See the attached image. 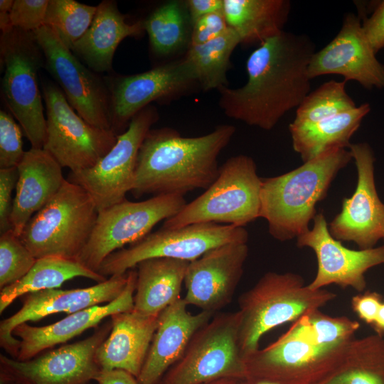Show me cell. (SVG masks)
Here are the masks:
<instances>
[{
  "label": "cell",
  "mask_w": 384,
  "mask_h": 384,
  "mask_svg": "<svg viewBox=\"0 0 384 384\" xmlns=\"http://www.w3.org/2000/svg\"><path fill=\"white\" fill-rule=\"evenodd\" d=\"M353 339L317 346L281 336L245 358L247 378H267L282 384H326L343 368Z\"/></svg>",
  "instance_id": "obj_12"
},
{
  "label": "cell",
  "mask_w": 384,
  "mask_h": 384,
  "mask_svg": "<svg viewBox=\"0 0 384 384\" xmlns=\"http://www.w3.org/2000/svg\"><path fill=\"white\" fill-rule=\"evenodd\" d=\"M239 311L212 318L193 336L182 358L159 384H201L247 378L240 343Z\"/></svg>",
  "instance_id": "obj_8"
},
{
  "label": "cell",
  "mask_w": 384,
  "mask_h": 384,
  "mask_svg": "<svg viewBox=\"0 0 384 384\" xmlns=\"http://www.w3.org/2000/svg\"><path fill=\"white\" fill-rule=\"evenodd\" d=\"M42 87L46 114L43 149L72 172L94 166L114 146L118 134L83 119L57 85L47 81Z\"/></svg>",
  "instance_id": "obj_11"
},
{
  "label": "cell",
  "mask_w": 384,
  "mask_h": 384,
  "mask_svg": "<svg viewBox=\"0 0 384 384\" xmlns=\"http://www.w3.org/2000/svg\"><path fill=\"white\" fill-rule=\"evenodd\" d=\"M0 384H22L16 380L0 376Z\"/></svg>",
  "instance_id": "obj_50"
},
{
  "label": "cell",
  "mask_w": 384,
  "mask_h": 384,
  "mask_svg": "<svg viewBox=\"0 0 384 384\" xmlns=\"http://www.w3.org/2000/svg\"><path fill=\"white\" fill-rule=\"evenodd\" d=\"M228 28L223 9L204 16L192 25L190 46L210 41L224 33Z\"/></svg>",
  "instance_id": "obj_40"
},
{
  "label": "cell",
  "mask_w": 384,
  "mask_h": 384,
  "mask_svg": "<svg viewBox=\"0 0 384 384\" xmlns=\"http://www.w3.org/2000/svg\"><path fill=\"white\" fill-rule=\"evenodd\" d=\"M33 33L43 53L46 68L71 107L91 125L112 130L107 83L82 63L53 28L44 25Z\"/></svg>",
  "instance_id": "obj_14"
},
{
  "label": "cell",
  "mask_w": 384,
  "mask_h": 384,
  "mask_svg": "<svg viewBox=\"0 0 384 384\" xmlns=\"http://www.w3.org/2000/svg\"><path fill=\"white\" fill-rule=\"evenodd\" d=\"M107 85L112 128L119 134L151 102L180 97L198 82L193 66L184 57L144 73L116 77Z\"/></svg>",
  "instance_id": "obj_16"
},
{
  "label": "cell",
  "mask_w": 384,
  "mask_h": 384,
  "mask_svg": "<svg viewBox=\"0 0 384 384\" xmlns=\"http://www.w3.org/2000/svg\"><path fill=\"white\" fill-rule=\"evenodd\" d=\"M326 384H384V336L354 338L343 368Z\"/></svg>",
  "instance_id": "obj_33"
},
{
  "label": "cell",
  "mask_w": 384,
  "mask_h": 384,
  "mask_svg": "<svg viewBox=\"0 0 384 384\" xmlns=\"http://www.w3.org/2000/svg\"><path fill=\"white\" fill-rule=\"evenodd\" d=\"M362 28L361 18L344 15L337 35L310 60L307 75L313 78L341 75L346 82L354 80L366 89L384 87V65L375 57Z\"/></svg>",
  "instance_id": "obj_20"
},
{
  "label": "cell",
  "mask_w": 384,
  "mask_h": 384,
  "mask_svg": "<svg viewBox=\"0 0 384 384\" xmlns=\"http://www.w3.org/2000/svg\"><path fill=\"white\" fill-rule=\"evenodd\" d=\"M223 13L229 28L240 44L261 45L284 31L288 21L289 0H223Z\"/></svg>",
  "instance_id": "obj_28"
},
{
  "label": "cell",
  "mask_w": 384,
  "mask_h": 384,
  "mask_svg": "<svg viewBox=\"0 0 384 384\" xmlns=\"http://www.w3.org/2000/svg\"><path fill=\"white\" fill-rule=\"evenodd\" d=\"M190 262L171 258H151L137 267L133 311L145 316L159 315L179 299Z\"/></svg>",
  "instance_id": "obj_27"
},
{
  "label": "cell",
  "mask_w": 384,
  "mask_h": 384,
  "mask_svg": "<svg viewBox=\"0 0 384 384\" xmlns=\"http://www.w3.org/2000/svg\"><path fill=\"white\" fill-rule=\"evenodd\" d=\"M383 297L377 292L366 291L351 299V308L360 319L372 326L376 319Z\"/></svg>",
  "instance_id": "obj_43"
},
{
  "label": "cell",
  "mask_w": 384,
  "mask_h": 384,
  "mask_svg": "<svg viewBox=\"0 0 384 384\" xmlns=\"http://www.w3.org/2000/svg\"><path fill=\"white\" fill-rule=\"evenodd\" d=\"M186 203L181 195H159L139 202L126 199L99 211L78 261L97 272L110 254L143 239L158 223L175 215Z\"/></svg>",
  "instance_id": "obj_10"
},
{
  "label": "cell",
  "mask_w": 384,
  "mask_h": 384,
  "mask_svg": "<svg viewBox=\"0 0 384 384\" xmlns=\"http://www.w3.org/2000/svg\"><path fill=\"white\" fill-rule=\"evenodd\" d=\"M137 270L128 271V281L120 295L104 305H97L75 313L53 324L34 326L23 323L15 328L13 335L20 341L18 361L31 359L48 348L63 343L85 331L96 327L105 318L133 310Z\"/></svg>",
  "instance_id": "obj_22"
},
{
  "label": "cell",
  "mask_w": 384,
  "mask_h": 384,
  "mask_svg": "<svg viewBox=\"0 0 384 384\" xmlns=\"http://www.w3.org/2000/svg\"><path fill=\"white\" fill-rule=\"evenodd\" d=\"M49 0H15L10 11L13 28L33 32L43 26Z\"/></svg>",
  "instance_id": "obj_39"
},
{
  "label": "cell",
  "mask_w": 384,
  "mask_h": 384,
  "mask_svg": "<svg viewBox=\"0 0 384 384\" xmlns=\"http://www.w3.org/2000/svg\"><path fill=\"white\" fill-rule=\"evenodd\" d=\"M23 130L13 115L0 112V169L17 167L26 151L23 149Z\"/></svg>",
  "instance_id": "obj_38"
},
{
  "label": "cell",
  "mask_w": 384,
  "mask_h": 384,
  "mask_svg": "<svg viewBox=\"0 0 384 384\" xmlns=\"http://www.w3.org/2000/svg\"><path fill=\"white\" fill-rule=\"evenodd\" d=\"M111 321L98 326L89 337L18 361L0 355V376L22 384H87L100 371L95 359L98 347L109 336Z\"/></svg>",
  "instance_id": "obj_15"
},
{
  "label": "cell",
  "mask_w": 384,
  "mask_h": 384,
  "mask_svg": "<svg viewBox=\"0 0 384 384\" xmlns=\"http://www.w3.org/2000/svg\"><path fill=\"white\" fill-rule=\"evenodd\" d=\"M87 384H92L91 383H87Z\"/></svg>",
  "instance_id": "obj_51"
},
{
  "label": "cell",
  "mask_w": 384,
  "mask_h": 384,
  "mask_svg": "<svg viewBox=\"0 0 384 384\" xmlns=\"http://www.w3.org/2000/svg\"><path fill=\"white\" fill-rule=\"evenodd\" d=\"M97 6L74 0H49L44 25L53 28L70 49L90 26Z\"/></svg>",
  "instance_id": "obj_36"
},
{
  "label": "cell",
  "mask_w": 384,
  "mask_h": 384,
  "mask_svg": "<svg viewBox=\"0 0 384 384\" xmlns=\"http://www.w3.org/2000/svg\"><path fill=\"white\" fill-rule=\"evenodd\" d=\"M370 110V105L364 103L314 124L300 126L289 124L294 151L305 162L334 149L348 148L351 138Z\"/></svg>",
  "instance_id": "obj_29"
},
{
  "label": "cell",
  "mask_w": 384,
  "mask_h": 384,
  "mask_svg": "<svg viewBox=\"0 0 384 384\" xmlns=\"http://www.w3.org/2000/svg\"><path fill=\"white\" fill-rule=\"evenodd\" d=\"M241 379L224 378L206 382L201 384H239Z\"/></svg>",
  "instance_id": "obj_49"
},
{
  "label": "cell",
  "mask_w": 384,
  "mask_h": 384,
  "mask_svg": "<svg viewBox=\"0 0 384 384\" xmlns=\"http://www.w3.org/2000/svg\"><path fill=\"white\" fill-rule=\"evenodd\" d=\"M12 0L0 1V28L1 32L11 29L10 11L13 5Z\"/></svg>",
  "instance_id": "obj_46"
},
{
  "label": "cell",
  "mask_w": 384,
  "mask_h": 384,
  "mask_svg": "<svg viewBox=\"0 0 384 384\" xmlns=\"http://www.w3.org/2000/svg\"><path fill=\"white\" fill-rule=\"evenodd\" d=\"M360 324L347 316H331L319 309H312L294 321L282 335L317 346H329L354 338Z\"/></svg>",
  "instance_id": "obj_34"
},
{
  "label": "cell",
  "mask_w": 384,
  "mask_h": 384,
  "mask_svg": "<svg viewBox=\"0 0 384 384\" xmlns=\"http://www.w3.org/2000/svg\"><path fill=\"white\" fill-rule=\"evenodd\" d=\"M235 127H216L196 137H184L176 129H150L139 151L132 194H177L207 189L216 179L218 156L231 141Z\"/></svg>",
  "instance_id": "obj_2"
},
{
  "label": "cell",
  "mask_w": 384,
  "mask_h": 384,
  "mask_svg": "<svg viewBox=\"0 0 384 384\" xmlns=\"http://www.w3.org/2000/svg\"><path fill=\"white\" fill-rule=\"evenodd\" d=\"M357 170L353 194L344 198L341 212L329 225L331 235L339 241L355 242L361 250L374 247L384 240V203L377 193L374 178L375 158L367 143L348 146Z\"/></svg>",
  "instance_id": "obj_17"
},
{
  "label": "cell",
  "mask_w": 384,
  "mask_h": 384,
  "mask_svg": "<svg viewBox=\"0 0 384 384\" xmlns=\"http://www.w3.org/2000/svg\"><path fill=\"white\" fill-rule=\"evenodd\" d=\"M144 20L133 23L126 22L117 3L103 1L97 6L92 22L85 33L72 46V52L97 73L112 68L114 52L119 44L127 37L141 36Z\"/></svg>",
  "instance_id": "obj_26"
},
{
  "label": "cell",
  "mask_w": 384,
  "mask_h": 384,
  "mask_svg": "<svg viewBox=\"0 0 384 384\" xmlns=\"http://www.w3.org/2000/svg\"><path fill=\"white\" fill-rule=\"evenodd\" d=\"M94 380L97 384H139L135 376L120 369L100 370Z\"/></svg>",
  "instance_id": "obj_45"
},
{
  "label": "cell",
  "mask_w": 384,
  "mask_h": 384,
  "mask_svg": "<svg viewBox=\"0 0 384 384\" xmlns=\"http://www.w3.org/2000/svg\"><path fill=\"white\" fill-rule=\"evenodd\" d=\"M239 44L238 35L228 28L220 36L187 49L185 58L193 66L198 85L204 91L228 87L227 73L231 68L230 56Z\"/></svg>",
  "instance_id": "obj_32"
},
{
  "label": "cell",
  "mask_w": 384,
  "mask_h": 384,
  "mask_svg": "<svg viewBox=\"0 0 384 384\" xmlns=\"http://www.w3.org/2000/svg\"><path fill=\"white\" fill-rule=\"evenodd\" d=\"M180 298L159 314L158 326L142 370L139 384H159L165 373L183 356L194 334L213 317L201 311L192 314Z\"/></svg>",
  "instance_id": "obj_23"
},
{
  "label": "cell",
  "mask_w": 384,
  "mask_h": 384,
  "mask_svg": "<svg viewBox=\"0 0 384 384\" xmlns=\"http://www.w3.org/2000/svg\"><path fill=\"white\" fill-rule=\"evenodd\" d=\"M97 215L90 196L66 179L55 196L31 217L19 238L36 259L78 260Z\"/></svg>",
  "instance_id": "obj_6"
},
{
  "label": "cell",
  "mask_w": 384,
  "mask_h": 384,
  "mask_svg": "<svg viewBox=\"0 0 384 384\" xmlns=\"http://www.w3.org/2000/svg\"><path fill=\"white\" fill-rule=\"evenodd\" d=\"M248 251L247 242L230 243L190 262L184 279L186 304L213 313L227 306L242 276Z\"/></svg>",
  "instance_id": "obj_21"
},
{
  "label": "cell",
  "mask_w": 384,
  "mask_h": 384,
  "mask_svg": "<svg viewBox=\"0 0 384 384\" xmlns=\"http://www.w3.org/2000/svg\"><path fill=\"white\" fill-rule=\"evenodd\" d=\"M128 281V271L113 275L105 281L86 287L73 289H49L27 294L22 297V306L12 316L0 322V346L13 358H16L20 341L13 335L18 325L36 321L57 313L71 314L117 299Z\"/></svg>",
  "instance_id": "obj_19"
},
{
  "label": "cell",
  "mask_w": 384,
  "mask_h": 384,
  "mask_svg": "<svg viewBox=\"0 0 384 384\" xmlns=\"http://www.w3.org/2000/svg\"><path fill=\"white\" fill-rule=\"evenodd\" d=\"M151 48L159 56H169L188 48L192 23L185 1H169L144 20Z\"/></svg>",
  "instance_id": "obj_31"
},
{
  "label": "cell",
  "mask_w": 384,
  "mask_h": 384,
  "mask_svg": "<svg viewBox=\"0 0 384 384\" xmlns=\"http://www.w3.org/2000/svg\"><path fill=\"white\" fill-rule=\"evenodd\" d=\"M158 119L156 108L147 106L133 117L114 146L94 166L69 173L66 179L90 196L98 212L126 200L133 187L139 149Z\"/></svg>",
  "instance_id": "obj_13"
},
{
  "label": "cell",
  "mask_w": 384,
  "mask_h": 384,
  "mask_svg": "<svg viewBox=\"0 0 384 384\" xmlns=\"http://www.w3.org/2000/svg\"><path fill=\"white\" fill-rule=\"evenodd\" d=\"M311 229L297 238L299 247H309L315 253L317 271L307 284L314 290L336 284L362 292L366 287V272L384 264V245L366 250H351L330 233L323 213L315 215Z\"/></svg>",
  "instance_id": "obj_18"
},
{
  "label": "cell",
  "mask_w": 384,
  "mask_h": 384,
  "mask_svg": "<svg viewBox=\"0 0 384 384\" xmlns=\"http://www.w3.org/2000/svg\"><path fill=\"white\" fill-rule=\"evenodd\" d=\"M362 28L375 53L384 48V1H379L369 18H365Z\"/></svg>",
  "instance_id": "obj_42"
},
{
  "label": "cell",
  "mask_w": 384,
  "mask_h": 384,
  "mask_svg": "<svg viewBox=\"0 0 384 384\" xmlns=\"http://www.w3.org/2000/svg\"><path fill=\"white\" fill-rule=\"evenodd\" d=\"M315 52L307 35L283 31L250 55L244 85L218 90L220 107L231 119L264 130L273 129L310 92L307 70Z\"/></svg>",
  "instance_id": "obj_1"
},
{
  "label": "cell",
  "mask_w": 384,
  "mask_h": 384,
  "mask_svg": "<svg viewBox=\"0 0 384 384\" xmlns=\"http://www.w3.org/2000/svg\"><path fill=\"white\" fill-rule=\"evenodd\" d=\"M262 182L252 158L231 156L219 166L216 179L205 192L165 220L162 228L205 223L244 227L260 218Z\"/></svg>",
  "instance_id": "obj_5"
},
{
  "label": "cell",
  "mask_w": 384,
  "mask_h": 384,
  "mask_svg": "<svg viewBox=\"0 0 384 384\" xmlns=\"http://www.w3.org/2000/svg\"><path fill=\"white\" fill-rule=\"evenodd\" d=\"M336 297L324 289L314 290L295 273H265L238 299L240 343L244 358L259 349L262 336L277 326L295 321Z\"/></svg>",
  "instance_id": "obj_4"
},
{
  "label": "cell",
  "mask_w": 384,
  "mask_h": 384,
  "mask_svg": "<svg viewBox=\"0 0 384 384\" xmlns=\"http://www.w3.org/2000/svg\"><path fill=\"white\" fill-rule=\"evenodd\" d=\"M185 1L192 25L201 17L222 10L223 8V0H187Z\"/></svg>",
  "instance_id": "obj_44"
},
{
  "label": "cell",
  "mask_w": 384,
  "mask_h": 384,
  "mask_svg": "<svg viewBox=\"0 0 384 384\" xmlns=\"http://www.w3.org/2000/svg\"><path fill=\"white\" fill-rule=\"evenodd\" d=\"M18 178L17 167L0 169V231L11 230V216L13 209L12 192Z\"/></svg>",
  "instance_id": "obj_41"
},
{
  "label": "cell",
  "mask_w": 384,
  "mask_h": 384,
  "mask_svg": "<svg viewBox=\"0 0 384 384\" xmlns=\"http://www.w3.org/2000/svg\"><path fill=\"white\" fill-rule=\"evenodd\" d=\"M78 277L92 279L97 283L107 279L78 260L59 257L36 259L32 268L23 278L1 289L0 314L18 297L44 289L59 288L65 282Z\"/></svg>",
  "instance_id": "obj_30"
},
{
  "label": "cell",
  "mask_w": 384,
  "mask_h": 384,
  "mask_svg": "<svg viewBox=\"0 0 384 384\" xmlns=\"http://www.w3.org/2000/svg\"><path fill=\"white\" fill-rule=\"evenodd\" d=\"M17 168L11 223L14 234L20 237L28 220L55 196L66 178L60 165L43 149L26 151Z\"/></svg>",
  "instance_id": "obj_24"
},
{
  "label": "cell",
  "mask_w": 384,
  "mask_h": 384,
  "mask_svg": "<svg viewBox=\"0 0 384 384\" xmlns=\"http://www.w3.org/2000/svg\"><path fill=\"white\" fill-rule=\"evenodd\" d=\"M244 227L205 223L150 233L127 248L110 254L101 264L98 273L107 277L122 274L140 262L151 258H171L192 262L206 252L230 243L247 242Z\"/></svg>",
  "instance_id": "obj_9"
},
{
  "label": "cell",
  "mask_w": 384,
  "mask_h": 384,
  "mask_svg": "<svg viewBox=\"0 0 384 384\" xmlns=\"http://www.w3.org/2000/svg\"><path fill=\"white\" fill-rule=\"evenodd\" d=\"M1 89L9 112L18 121L33 149H43L46 137V118L38 73L43 53L33 32L16 28L1 32Z\"/></svg>",
  "instance_id": "obj_7"
},
{
  "label": "cell",
  "mask_w": 384,
  "mask_h": 384,
  "mask_svg": "<svg viewBox=\"0 0 384 384\" xmlns=\"http://www.w3.org/2000/svg\"><path fill=\"white\" fill-rule=\"evenodd\" d=\"M375 334L384 336V297L378 310L376 319L371 326Z\"/></svg>",
  "instance_id": "obj_47"
},
{
  "label": "cell",
  "mask_w": 384,
  "mask_h": 384,
  "mask_svg": "<svg viewBox=\"0 0 384 384\" xmlns=\"http://www.w3.org/2000/svg\"><path fill=\"white\" fill-rule=\"evenodd\" d=\"M239 384H282L275 380L267 378L248 377L241 379Z\"/></svg>",
  "instance_id": "obj_48"
},
{
  "label": "cell",
  "mask_w": 384,
  "mask_h": 384,
  "mask_svg": "<svg viewBox=\"0 0 384 384\" xmlns=\"http://www.w3.org/2000/svg\"><path fill=\"white\" fill-rule=\"evenodd\" d=\"M351 159L349 150L334 149L287 173L263 178L260 218L267 221L270 234L283 242L309 231L316 205Z\"/></svg>",
  "instance_id": "obj_3"
},
{
  "label": "cell",
  "mask_w": 384,
  "mask_h": 384,
  "mask_svg": "<svg viewBox=\"0 0 384 384\" xmlns=\"http://www.w3.org/2000/svg\"><path fill=\"white\" fill-rule=\"evenodd\" d=\"M346 81L330 80L309 92L297 108L293 126L314 124L356 107Z\"/></svg>",
  "instance_id": "obj_35"
},
{
  "label": "cell",
  "mask_w": 384,
  "mask_h": 384,
  "mask_svg": "<svg viewBox=\"0 0 384 384\" xmlns=\"http://www.w3.org/2000/svg\"><path fill=\"white\" fill-rule=\"evenodd\" d=\"M110 318L112 329L96 351V361L100 370L120 369L137 378L156 330L159 315L145 316L132 310Z\"/></svg>",
  "instance_id": "obj_25"
},
{
  "label": "cell",
  "mask_w": 384,
  "mask_h": 384,
  "mask_svg": "<svg viewBox=\"0 0 384 384\" xmlns=\"http://www.w3.org/2000/svg\"><path fill=\"white\" fill-rule=\"evenodd\" d=\"M36 258L12 230L0 236V289L23 278Z\"/></svg>",
  "instance_id": "obj_37"
}]
</instances>
